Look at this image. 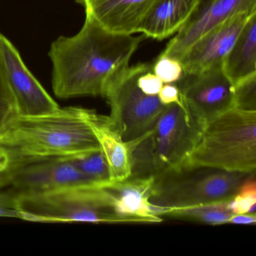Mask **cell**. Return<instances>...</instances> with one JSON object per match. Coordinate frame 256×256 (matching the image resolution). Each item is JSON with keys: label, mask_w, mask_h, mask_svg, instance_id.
Listing matches in <instances>:
<instances>
[{"label": "cell", "mask_w": 256, "mask_h": 256, "mask_svg": "<svg viewBox=\"0 0 256 256\" xmlns=\"http://www.w3.org/2000/svg\"><path fill=\"white\" fill-rule=\"evenodd\" d=\"M175 84L182 106L202 126L234 108L233 85L223 64L196 74H184Z\"/></svg>", "instance_id": "obj_8"}, {"label": "cell", "mask_w": 256, "mask_h": 256, "mask_svg": "<svg viewBox=\"0 0 256 256\" xmlns=\"http://www.w3.org/2000/svg\"><path fill=\"white\" fill-rule=\"evenodd\" d=\"M0 217L22 220L19 196L13 190L0 192Z\"/></svg>", "instance_id": "obj_25"}, {"label": "cell", "mask_w": 256, "mask_h": 256, "mask_svg": "<svg viewBox=\"0 0 256 256\" xmlns=\"http://www.w3.org/2000/svg\"><path fill=\"white\" fill-rule=\"evenodd\" d=\"M10 186L20 196L50 192L78 186L101 185L92 182L68 158H56L28 163L18 172Z\"/></svg>", "instance_id": "obj_11"}, {"label": "cell", "mask_w": 256, "mask_h": 256, "mask_svg": "<svg viewBox=\"0 0 256 256\" xmlns=\"http://www.w3.org/2000/svg\"><path fill=\"white\" fill-rule=\"evenodd\" d=\"M223 68L232 84L256 73V12L246 23L223 61Z\"/></svg>", "instance_id": "obj_17"}, {"label": "cell", "mask_w": 256, "mask_h": 256, "mask_svg": "<svg viewBox=\"0 0 256 256\" xmlns=\"http://www.w3.org/2000/svg\"><path fill=\"white\" fill-rule=\"evenodd\" d=\"M154 176L130 178L106 184L116 210L124 216L138 218L142 223L163 221L158 211L150 202Z\"/></svg>", "instance_id": "obj_14"}, {"label": "cell", "mask_w": 256, "mask_h": 256, "mask_svg": "<svg viewBox=\"0 0 256 256\" xmlns=\"http://www.w3.org/2000/svg\"><path fill=\"white\" fill-rule=\"evenodd\" d=\"M234 214H256V172L244 181L238 192L228 202Z\"/></svg>", "instance_id": "obj_20"}, {"label": "cell", "mask_w": 256, "mask_h": 256, "mask_svg": "<svg viewBox=\"0 0 256 256\" xmlns=\"http://www.w3.org/2000/svg\"><path fill=\"white\" fill-rule=\"evenodd\" d=\"M85 116L107 162L110 182H120L130 178L132 166L128 143L110 126L107 116L85 109Z\"/></svg>", "instance_id": "obj_15"}, {"label": "cell", "mask_w": 256, "mask_h": 256, "mask_svg": "<svg viewBox=\"0 0 256 256\" xmlns=\"http://www.w3.org/2000/svg\"><path fill=\"white\" fill-rule=\"evenodd\" d=\"M252 173L180 166L154 176L150 202L160 216L166 210L227 203Z\"/></svg>", "instance_id": "obj_6"}, {"label": "cell", "mask_w": 256, "mask_h": 256, "mask_svg": "<svg viewBox=\"0 0 256 256\" xmlns=\"http://www.w3.org/2000/svg\"><path fill=\"white\" fill-rule=\"evenodd\" d=\"M256 12V0H198L187 22L160 56L181 59L199 38L239 13Z\"/></svg>", "instance_id": "obj_10"}, {"label": "cell", "mask_w": 256, "mask_h": 256, "mask_svg": "<svg viewBox=\"0 0 256 256\" xmlns=\"http://www.w3.org/2000/svg\"><path fill=\"white\" fill-rule=\"evenodd\" d=\"M182 166L256 172V112L233 108L211 121Z\"/></svg>", "instance_id": "obj_4"}, {"label": "cell", "mask_w": 256, "mask_h": 256, "mask_svg": "<svg viewBox=\"0 0 256 256\" xmlns=\"http://www.w3.org/2000/svg\"><path fill=\"white\" fill-rule=\"evenodd\" d=\"M34 160L22 156L0 144V190L10 186L18 172Z\"/></svg>", "instance_id": "obj_21"}, {"label": "cell", "mask_w": 256, "mask_h": 256, "mask_svg": "<svg viewBox=\"0 0 256 256\" xmlns=\"http://www.w3.org/2000/svg\"><path fill=\"white\" fill-rule=\"evenodd\" d=\"M0 144L32 160L70 158L100 150L85 108H60L38 116H17L0 132Z\"/></svg>", "instance_id": "obj_2"}, {"label": "cell", "mask_w": 256, "mask_h": 256, "mask_svg": "<svg viewBox=\"0 0 256 256\" xmlns=\"http://www.w3.org/2000/svg\"><path fill=\"white\" fill-rule=\"evenodd\" d=\"M163 84L161 79L154 74L152 70L145 72L138 79L139 88L149 96H158Z\"/></svg>", "instance_id": "obj_26"}, {"label": "cell", "mask_w": 256, "mask_h": 256, "mask_svg": "<svg viewBox=\"0 0 256 256\" xmlns=\"http://www.w3.org/2000/svg\"><path fill=\"white\" fill-rule=\"evenodd\" d=\"M155 0H76L102 26L115 34L133 35Z\"/></svg>", "instance_id": "obj_13"}, {"label": "cell", "mask_w": 256, "mask_h": 256, "mask_svg": "<svg viewBox=\"0 0 256 256\" xmlns=\"http://www.w3.org/2000/svg\"><path fill=\"white\" fill-rule=\"evenodd\" d=\"M198 0H155L138 32L145 38L161 40L176 34L187 22Z\"/></svg>", "instance_id": "obj_16"}, {"label": "cell", "mask_w": 256, "mask_h": 256, "mask_svg": "<svg viewBox=\"0 0 256 256\" xmlns=\"http://www.w3.org/2000/svg\"><path fill=\"white\" fill-rule=\"evenodd\" d=\"M158 98L164 106L182 104L179 89L175 84H166V85H163L158 92Z\"/></svg>", "instance_id": "obj_27"}, {"label": "cell", "mask_w": 256, "mask_h": 256, "mask_svg": "<svg viewBox=\"0 0 256 256\" xmlns=\"http://www.w3.org/2000/svg\"><path fill=\"white\" fill-rule=\"evenodd\" d=\"M150 70L148 62L128 66L109 82L102 96L110 108L109 125L126 143L149 131L166 107L158 96L146 95L138 85L139 76Z\"/></svg>", "instance_id": "obj_7"}, {"label": "cell", "mask_w": 256, "mask_h": 256, "mask_svg": "<svg viewBox=\"0 0 256 256\" xmlns=\"http://www.w3.org/2000/svg\"><path fill=\"white\" fill-rule=\"evenodd\" d=\"M253 13L234 14L199 38L180 60L184 74H196L222 64Z\"/></svg>", "instance_id": "obj_12"}, {"label": "cell", "mask_w": 256, "mask_h": 256, "mask_svg": "<svg viewBox=\"0 0 256 256\" xmlns=\"http://www.w3.org/2000/svg\"><path fill=\"white\" fill-rule=\"evenodd\" d=\"M232 85L234 108L256 112V73Z\"/></svg>", "instance_id": "obj_23"}, {"label": "cell", "mask_w": 256, "mask_h": 256, "mask_svg": "<svg viewBox=\"0 0 256 256\" xmlns=\"http://www.w3.org/2000/svg\"><path fill=\"white\" fill-rule=\"evenodd\" d=\"M152 72L164 84H175L184 74L180 60L166 56H158L152 64Z\"/></svg>", "instance_id": "obj_24"}, {"label": "cell", "mask_w": 256, "mask_h": 256, "mask_svg": "<svg viewBox=\"0 0 256 256\" xmlns=\"http://www.w3.org/2000/svg\"><path fill=\"white\" fill-rule=\"evenodd\" d=\"M228 223L236 224H256V214H233L228 220Z\"/></svg>", "instance_id": "obj_28"}, {"label": "cell", "mask_w": 256, "mask_h": 256, "mask_svg": "<svg viewBox=\"0 0 256 256\" xmlns=\"http://www.w3.org/2000/svg\"><path fill=\"white\" fill-rule=\"evenodd\" d=\"M204 128L182 104L166 106L149 131L128 142L130 178L158 176L182 166Z\"/></svg>", "instance_id": "obj_3"}, {"label": "cell", "mask_w": 256, "mask_h": 256, "mask_svg": "<svg viewBox=\"0 0 256 256\" xmlns=\"http://www.w3.org/2000/svg\"><path fill=\"white\" fill-rule=\"evenodd\" d=\"M68 160L95 184L102 186L110 182L108 166L101 150Z\"/></svg>", "instance_id": "obj_19"}, {"label": "cell", "mask_w": 256, "mask_h": 256, "mask_svg": "<svg viewBox=\"0 0 256 256\" xmlns=\"http://www.w3.org/2000/svg\"><path fill=\"white\" fill-rule=\"evenodd\" d=\"M18 115L16 100L6 76L0 56V132Z\"/></svg>", "instance_id": "obj_22"}, {"label": "cell", "mask_w": 256, "mask_h": 256, "mask_svg": "<svg viewBox=\"0 0 256 256\" xmlns=\"http://www.w3.org/2000/svg\"><path fill=\"white\" fill-rule=\"evenodd\" d=\"M22 220L37 222L142 223L120 214L106 185L19 196Z\"/></svg>", "instance_id": "obj_5"}, {"label": "cell", "mask_w": 256, "mask_h": 256, "mask_svg": "<svg viewBox=\"0 0 256 256\" xmlns=\"http://www.w3.org/2000/svg\"><path fill=\"white\" fill-rule=\"evenodd\" d=\"M233 214L227 202L166 210L160 214V217L218 226L227 224L228 220Z\"/></svg>", "instance_id": "obj_18"}, {"label": "cell", "mask_w": 256, "mask_h": 256, "mask_svg": "<svg viewBox=\"0 0 256 256\" xmlns=\"http://www.w3.org/2000/svg\"><path fill=\"white\" fill-rule=\"evenodd\" d=\"M0 56L16 100L18 116L48 114L60 108L28 70L14 44L1 34Z\"/></svg>", "instance_id": "obj_9"}, {"label": "cell", "mask_w": 256, "mask_h": 256, "mask_svg": "<svg viewBox=\"0 0 256 256\" xmlns=\"http://www.w3.org/2000/svg\"><path fill=\"white\" fill-rule=\"evenodd\" d=\"M143 35L115 34L86 14L76 35L60 36L50 46L52 88L62 100L104 94L109 82L130 66Z\"/></svg>", "instance_id": "obj_1"}]
</instances>
